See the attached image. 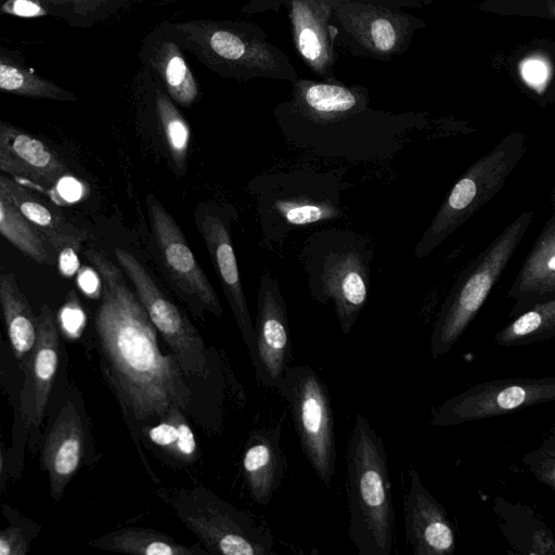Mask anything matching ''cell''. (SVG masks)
I'll use <instances>...</instances> for the list:
<instances>
[{"instance_id":"35","label":"cell","mask_w":555,"mask_h":555,"mask_svg":"<svg viewBox=\"0 0 555 555\" xmlns=\"http://www.w3.org/2000/svg\"><path fill=\"white\" fill-rule=\"evenodd\" d=\"M37 530L35 524L26 526L25 519H13L0 530V555H26Z\"/></svg>"},{"instance_id":"7","label":"cell","mask_w":555,"mask_h":555,"mask_svg":"<svg viewBox=\"0 0 555 555\" xmlns=\"http://www.w3.org/2000/svg\"><path fill=\"white\" fill-rule=\"evenodd\" d=\"M555 399V377L507 378L476 384L430 411V424L450 427L502 416Z\"/></svg>"},{"instance_id":"41","label":"cell","mask_w":555,"mask_h":555,"mask_svg":"<svg viewBox=\"0 0 555 555\" xmlns=\"http://www.w3.org/2000/svg\"><path fill=\"white\" fill-rule=\"evenodd\" d=\"M60 269L66 275H72L76 272L79 261L76 256V250L65 249L60 254Z\"/></svg>"},{"instance_id":"9","label":"cell","mask_w":555,"mask_h":555,"mask_svg":"<svg viewBox=\"0 0 555 555\" xmlns=\"http://www.w3.org/2000/svg\"><path fill=\"white\" fill-rule=\"evenodd\" d=\"M40 447V464L48 475L50 494L60 501L69 481L87 463L90 451L88 417L74 385L67 389L66 398Z\"/></svg>"},{"instance_id":"32","label":"cell","mask_w":555,"mask_h":555,"mask_svg":"<svg viewBox=\"0 0 555 555\" xmlns=\"http://www.w3.org/2000/svg\"><path fill=\"white\" fill-rule=\"evenodd\" d=\"M248 487L255 500L266 503L273 490L275 457L272 449L264 442L250 446L243 459Z\"/></svg>"},{"instance_id":"30","label":"cell","mask_w":555,"mask_h":555,"mask_svg":"<svg viewBox=\"0 0 555 555\" xmlns=\"http://www.w3.org/2000/svg\"><path fill=\"white\" fill-rule=\"evenodd\" d=\"M495 511L499 516L500 528H521V533L517 537L512 544L513 547L518 548V552L526 554H554L555 541L550 530L535 531L528 530L527 528L542 522L533 513H531L527 525L521 524L517 505H511L508 502L496 499Z\"/></svg>"},{"instance_id":"19","label":"cell","mask_w":555,"mask_h":555,"mask_svg":"<svg viewBox=\"0 0 555 555\" xmlns=\"http://www.w3.org/2000/svg\"><path fill=\"white\" fill-rule=\"evenodd\" d=\"M0 307L15 362L23 374L37 339L38 318L13 273L0 272Z\"/></svg>"},{"instance_id":"42","label":"cell","mask_w":555,"mask_h":555,"mask_svg":"<svg viewBox=\"0 0 555 555\" xmlns=\"http://www.w3.org/2000/svg\"><path fill=\"white\" fill-rule=\"evenodd\" d=\"M3 457H2V451H1V448H0V494H1V489H2V486H3Z\"/></svg>"},{"instance_id":"14","label":"cell","mask_w":555,"mask_h":555,"mask_svg":"<svg viewBox=\"0 0 555 555\" xmlns=\"http://www.w3.org/2000/svg\"><path fill=\"white\" fill-rule=\"evenodd\" d=\"M0 171L50 188L68 168L42 141L0 120Z\"/></svg>"},{"instance_id":"27","label":"cell","mask_w":555,"mask_h":555,"mask_svg":"<svg viewBox=\"0 0 555 555\" xmlns=\"http://www.w3.org/2000/svg\"><path fill=\"white\" fill-rule=\"evenodd\" d=\"M555 334V300L539 302L502 328L494 341L502 347H517L550 339Z\"/></svg>"},{"instance_id":"5","label":"cell","mask_w":555,"mask_h":555,"mask_svg":"<svg viewBox=\"0 0 555 555\" xmlns=\"http://www.w3.org/2000/svg\"><path fill=\"white\" fill-rule=\"evenodd\" d=\"M532 214L527 212L504 230L482 260L440 312L430 338L434 359L448 353L473 321L522 237Z\"/></svg>"},{"instance_id":"17","label":"cell","mask_w":555,"mask_h":555,"mask_svg":"<svg viewBox=\"0 0 555 555\" xmlns=\"http://www.w3.org/2000/svg\"><path fill=\"white\" fill-rule=\"evenodd\" d=\"M0 191L57 254L65 249L77 251L80 248L86 233L68 221L53 205L1 173Z\"/></svg>"},{"instance_id":"40","label":"cell","mask_w":555,"mask_h":555,"mask_svg":"<svg viewBox=\"0 0 555 555\" xmlns=\"http://www.w3.org/2000/svg\"><path fill=\"white\" fill-rule=\"evenodd\" d=\"M78 282L82 291L89 296L98 297L101 294L102 284L96 271L89 268L83 269L79 274Z\"/></svg>"},{"instance_id":"22","label":"cell","mask_w":555,"mask_h":555,"mask_svg":"<svg viewBox=\"0 0 555 555\" xmlns=\"http://www.w3.org/2000/svg\"><path fill=\"white\" fill-rule=\"evenodd\" d=\"M0 92L60 102H74L76 95L37 74L20 51L0 46Z\"/></svg>"},{"instance_id":"8","label":"cell","mask_w":555,"mask_h":555,"mask_svg":"<svg viewBox=\"0 0 555 555\" xmlns=\"http://www.w3.org/2000/svg\"><path fill=\"white\" fill-rule=\"evenodd\" d=\"M291 400L304 452L318 477L330 487L336 444L328 390L314 371L300 367L294 373Z\"/></svg>"},{"instance_id":"18","label":"cell","mask_w":555,"mask_h":555,"mask_svg":"<svg viewBox=\"0 0 555 555\" xmlns=\"http://www.w3.org/2000/svg\"><path fill=\"white\" fill-rule=\"evenodd\" d=\"M282 299L273 282L262 280L259 293V323L256 350L272 379L283 372L288 349V333Z\"/></svg>"},{"instance_id":"28","label":"cell","mask_w":555,"mask_h":555,"mask_svg":"<svg viewBox=\"0 0 555 555\" xmlns=\"http://www.w3.org/2000/svg\"><path fill=\"white\" fill-rule=\"evenodd\" d=\"M0 234L22 254L39 264L50 266L53 259L43 237L20 214L0 191Z\"/></svg>"},{"instance_id":"12","label":"cell","mask_w":555,"mask_h":555,"mask_svg":"<svg viewBox=\"0 0 555 555\" xmlns=\"http://www.w3.org/2000/svg\"><path fill=\"white\" fill-rule=\"evenodd\" d=\"M512 155L506 150L493 151L477 163L452 189L429 229L428 241L442 240L468 214L477 209L511 170Z\"/></svg>"},{"instance_id":"16","label":"cell","mask_w":555,"mask_h":555,"mask_svg":"<svg viewBox=\"0 0 555 555\" xmlns=\"http://www.w3.org/2000/svg\"><path fill=\"white\" fill-rule=\"evenodd\" d=\"M201 232L237 325L253 352L256 349L255 331L243 293L229 231L217 216L206 215L201 221Z\"/></svg>"},{"instance_id":"33","label":"cell","mask_w":555,"mask_h":555,"mask_svg":"<svg viewBox=\"0 0 555 555\" xmlns=\"http://www.w3.org/2000/svg\"><path fill=\"white\" fill-rule=\"evenodd\" d=\"M194 527L202 535L218 550L227 555H255L262 553L246 537L232 531L221 522L212 524L211 520L195 518Z\"/></svg>"},{"instance_id":"24","label":"cell","mask_w":555,"mask_h":555,"mask_svg":"<svg viewBox=\"0 0 555 555\" xmlns=\"http://www.w3.org/2000/svg\"><path fill=\"white\" fill-rule=\"evenodd\" d=\"M293 83L289 109L306 116H330L350 111L357 103L347 88L297 78Z\"/></svg>"},{"instance_id":"38","label":"cell","mask_w":555,"mask_h":555,"mask_svg":"<svg viewBox=\"0 0 555 555\" xmlns=\"http://www.w3.org/2000/svg\"><path fill=\"white\" fill-rule=\"evenodd\" d=\"M0 15L34 18L49 14L37 0H0Z\"/></svg>"},{"instance_id":"37","label":"cell","mask_w":555,"mask_h":555,"mask_svg":"<svg viewBox=\"0 0 555 555\" xmlns=\"http://www.w3.org/2000/svg\"><path fill=\"white\" fill-rule=\"evenodd\" d=\"M519 73L528 86L541 92L550 79L551 65L541 56H530L521 62Z\"/></svg>"},{"instance_id":"21","label":"cell","mask_w":555,"mask_h":555,"mask_svg":"<svg viewBox=\"0 0 555 555\" xmlns=\"http://www.w3.org/2000/svg\"><path fill=\"white\" fill-rule=\"evenodd\" d=\"M134 80L141 86L151 102L173 163L183 172L190 143V128L186 120L176 103L145 67L139 68Z\"/></svg>"},{"instance_id":"31","label":"cell","mask_w":555,"mask_h":555,"mask_svg":"<svg viewBox=\"0 0 555 555\" xmlns=\"http://www.w3.org/2000/svg\"><path fill=\"white\" fill-rule=\"evenodd\" d=\"M168 415L170 421L168 418L149 429V438L180 460H192L196 451L194 433L181 417L179 409H171Z\"/></svg>"},{"instance_id":"34","label":"cell","mask_w":555,"mask_h":555,"mask_svg":"<svg viewBox=\"0 0 555 555\" xmlns=\"http://www.w3.org/2000/svg\"><path fill=\"white\" fill-rule=\"evenodd\" d=\"M522 462L543 485L555 488V436L551 434L535 450L528 452Z\"/></svg>"},{"instance_id":"26","label":"cell","mask_w":555,"mask_h":555,"mask_svg":"<svg viewBox=\"0 0 555 555\" xmlns=\"http://www.w3.org/2000/svg\"><path fill=\"white\" fill-rule=\"evenodd\" d=\"M90 545L137 555H189L195 551L177 544L170 537L162 533L128 528L99 538Z\"/></svg>"},{"instance_id":"13","label":"cell","mask_w":555,"mask_h":555,"mask_svg":"<svg viewBox=\"0 0 555 555\" xmlns=\"http://www.w3.org/2000/svg\"><path fill=\"white\" fill-rule=\"evenodd\" d=\"M137 56L176 104L190 106L197 101L196 77L184 51L162 22L143 37Z\"/></svg>"},{"instance_id":"3","label":"cell","mask_w":555,"mask_h":555,"mask_svg":"<svg viewBox=\"0 0 555 555\" xmlns=\"http://www.w3.org/2000/svg\"><path fill=\"white\" fill-rule=\"evenodd\" d=\"M162 23L184 52L218 76L237 81L298 78L286 53L254 23L215 18Z\"/></svg>"},{"instance_id":"1","label":"cell","mask_w":555,"mask_h":555,"mask_svg":"<svg viewBox=\"0 0 555 555\" xmlns=\"http://www.w3.org/2000/svg\"><path fill=\"white\" fill-rule=\"evenodd\" d=\"M85 255L102 284L94 318L101 366L121 406L138 422L185 410L192 390L184 373L173 356L162 353L156 328L121 270L93 248Z\"/></svg>"},{"instance_id":"4","label":"cell","mask_w":555,"mask_h":555,"mask_svg":"<svg viewBox=\"0 0 555 555\" xmlns=\"http://www.w3.org/2000/svg\"><path fill=\"white\" fill-rule=\"evenodd\" d=\"M38 318L37 339L23 371V383L16 399L14 414L10 474L17 478L23 468L24 449H40L41 427L49 410L65 354L53 310L42 305Z\"/></svg>"},{"instance_id":"39","label":"cell","mask_w":555,"mask_h":555,"mask_svg":"<svg viewBox=\"0 0 555 555\" xmlns=\"http://www.w3.org/2000/svg\"><path fill=\"white\" fill-rule=\"evenodd\" d=\"M16 372L8 362L7 357L0 351V389L3 392L13 396L16 386L21 389L22 382L16 380Z\"/></svg>"},{"instance_id":"2","label":"cell","mask_w":555,"mask_h":555,"mask_svg":"<svg viewBox=\"0 0 555 555\" xmlns=\"http://www.w3.org/2000/svg\"><path fill=\"white\" fill-rule=\"evenodd\" d=\"M348 535L359 555H390L395 512L385 446L369 418L358 413L347 442Z\"/></svg>"},{"instance_id":"36","label":"cell","mask_w":555,"mask_h":555,"mask_svg":"<svg viewBox=\"0 0 555 555\" xmlns=\"http://www.w3.org/2000/svg\"><path fill=\"white\" fill-rule=\"evenodd\" d=\"M274 206L287 222L296 225L313 223L332 216L326 206L311 203L276 201Z\"/></svg>"},{"instance_id":"15","label":"cell","mask_w":555,"mask_h":555,"mask_svg":"<svg viewBox=\"0 0 555 555\" xmlns=\"http://www.w3.org/2000/svg\"><path fill=\"white\" fill-rule=\"evenodd\" d=\"M288 18L295 48L315 74L326 75L333 63L327 0H287Z\"/></svg>"},{"instance_id":"20","label":"cell","mask_w":555,"mask_h":555,"mask_svg":"<svg viewBox=\"0 0 555 555\" xmlns=\"http://www.w3.org/2000/svg\"><path fill=\"white\" fill-rule=\"evenodd\" d=\"M339 14L345 28L372 52L392 53L402 43V24L389 11L367 5H345Z\"/></svg>"},{"instance_id":"29","label":"cell","mask_w":555,"mask_h":555,"mask_svg":"<svg viewBox=\"0 0 555 555\" xmlns=\"http://www.w3.org/2000/svg\"><path fill=\"white\" fill-rule=\"evenodd\" d=\"M554 223L543 232L519 274V293L544 295L554 292L555 282Z\"/></svg>"},{"instance_id":"23","label":"cell","mask_w":555,"mask_h":555,"mask_svg":"<svg viewBox=\"0 0 555 555\" xmlns=\"http://www.w3.org/2000/svg\"><path fill=\"white\" fill-rule=\"evenodd\" d=\"M325 291L335 299L341 331L348 335L366 299V286L361 273L351 264V257L326 269Z\"/></svg>"},{"instance_id":"6","label":"cell","mask_w":555,"mask_h":555,"mask_svg":"<svg viewBox=\"0 0 555 555\" xmlns=\"http://www.w3.org/2000/svg\"><path fill=\"white\" fill-rule=\"evenodd\" d=\"M115 256L120 268L133 283L137 296L152 324L169 345L184 375L205 378L208 375L207 349L196 328L165 296L132 254L116 248Z\"/></svg>"},{"instance_id":"10","label":"cell","mask_w":555,"mask_h":555,"mask_svg":"<svg viewBox=\"0 0 555 555\" xmlns=\"http://www.w3.org/2000/svg\"><path fill=\"white\" fill-rule=\"evenodd\" d=\"M147 209L156 243L171 278L190 298L221 317L218 296L175 219L153 195L147 197Z\"/></svg>"},{"instance_id":"11","label":"cell","mask_w":555,"mask_h":555,"mask_svg":"<svg viewBox=\"0 0 555 555\" xmlns=\"http://www.w3.org/2000/svg\"><path fill=\"white\" fill-rule=\"evenodd\" d=\"M404 495L406 543L414 555H451L456 547L455 531L444 506L424 486L418 472L409 469Z\"/></svg>"},{"instance_id":"25","label":"cell","mask_w":555,"mask_h":555,"mask_svg":"<svg viewBox=\"0 0 555 555\" xmlns=\"http://www.w3.org/2000/svg\"><path fill=\"white\" fill-rule=\"evenodd\" d=\"M49 15L69 27L91 28L131 9L142 0H37Z\"/></svg>"},{"instance_id":"43","label":"cell","mask_w":555,"mask_h":555,"mask_svg":"<svg viewBox=\"0 0 555 555\" xmlns=\"http://www.w3.org/2000/svg\"><path fill=\"white\" fill-rule=\"evenodd\" d=\"M160 1L165 2V3H173V2L192 1V0H160Z\"/></svg>"}]
</instances>
